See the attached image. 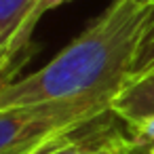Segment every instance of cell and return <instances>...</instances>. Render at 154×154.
<instances>
[{"instance_id":"obj_7","label":"cell","mask_w":154,"mask_h":154,"mask_svg":"<svg viewBox=\"0 0 154 154\" xmlns=\"http://www.w3.org/2000/svg\"><path fill=\"white\" fill-rule=\"evenodd\" d=\"M68 2H72V0H36V5L32 7V11H30L28 17L23 19V23L17 28V32H15L13 38L9 40V45L15 47V49H21V47L30 45V42H32V34H34V30H36V26H38L40 17H42L45 13H49V11L57 9V7H61V5H68Z\"/></svg>"},{"instance_id":"obj_11","label":"cell","mask_w":154,"mask_h":154,"mask_svg":"<svg viewBox=\"0 0 154 154\" xmlns=\"http://www.w3.org/2000/svg\"><path fill=\"white\" fill-rule=\"evenodd\" d=\"M131 2L137 7H154V0H131Z\"/></svg>"},{"instance_id":"obj_10","label":"cell","mask_w":154,"mask_h":154,"mask_svg":"<svg viewBox=\"0 0 154 154\" xmlns=\"http://www.w3.org/2000/svg\"><path fill=\"white\" fill-rule=\"evenodd\" d=\"M146 74H154V59H150V61H148V63H146V66L133 76V78H137V76H146ZM129 80H131V78H129Z\"/></svg>"},{"instance_id":"obj_12","label":"cell","mask_w":154,"mask_h":154,"mask_svg":"<svg viewBox=\"0 0 154 154\" xmlns=\"http://www.w3.org/2000/svg\"><path fill=\"white\" fill-rule=\"evenodd\" d=\"M129 154H131V152H129Z\"/></svg>"},{"instance_id":"obj_9","label":"cell","mask_w":154,"mask_h":154,"mask_svg":"<svg viewBox=\"0 0 154 154\" xmlns=\"http://www.w3.org/2000/svg\"><path fill=\"white\" fill-rule=\"evenodd\" d=\"M131 154H154V143H133L131 141Z\"/></svg>"},{"instance_id":"obj_1","label":"cell","mask_w":154,"mask_h":154,"mask_svg":"<svg viewBox=\"0 0 154 154\" xmlns=\"http://www.w3.org/2000/svg\"><path fill=\"white\" fill-rule=\"evenodd\" d=\"M154 36V7L112 5L40 70L0 89V110L116 93L143 66Z\"/></svg>"},{"instance_id":"obj_2","label":"cell","mask_w":154,"mask_h":154,"mask_svg":"<svg viewBox=\"0 0 154 154\" xmlns=\"http://www.w3.org/2000/svg\"><path fill=\"white\" fill-rule=\"evenodd\" d=\"M114 93L42 101L0 110V154H30L45 141L72 131L110 110Z\"/></svg>"},{"instance_id":"obj_5","label":"cell","mask_w":154,"mask_h":154,"mask_svg":"<svg viewBox=\"0 0 154 154\" xmlns=\"http://www.w3.org/2000/svg\"><path fill=\"white\" fill-rule=\"evenodd\" d=\"M36 0H0V45H9Z\"/></svg>"},{"instance_id":"obj_3","label":"cell","mask_w":154,"mask_h":154,"mask_svg":"<svg viewBox=\"0 0 154 154\" xmlns=\"http://www.w3.org/2000/svg\"><path fill=\"white\" fill-rule=\"evenodd\" d=\"M116 120L118 118L108 110L91 122L45 141L30 154H129L131 137Z\"/></svg>"},{"instance_id":"obj_4","label":"cell","mask_w":154,"mask_h":154,"mask_svg":"<svg viewBox=\"0 0 154 154\" xmlns=\"http://www.w3.org/2000/svg\"><path fill=\"white\" fill-rule=\"evenodd\" d=\"M110 112L125 125L154 118V74L127 80L112 97Z\"/></svg>"},{"instance_id":"obj_8","label":"cell","mask_w":154,"mask_h":154,"mask_svg":"<svg viewBox=\"0 0 154 154\" xmlns=\"http://www.w3.org/2000/svg\"><path fill=\"white\" fill-rule=\"evenodd\" d=\"M125 127L133 143H154V118H143Z\"/></svg>"},{"instance_id":"obj_6","label":"cell","mask_w":154,"mask_h":154,"mask_svg":"<svg viewBox=\"0 0 154 154\" xmlns=\"http://www.w3.org/2000/svg\"><path fill=\"white\" fill-rule=\"evenodd\" d=\"M36 45L30 42L21 49H15L11 45H0V89L17 78L19 70L32 59Z\"/></svg>"}]
</instances>
